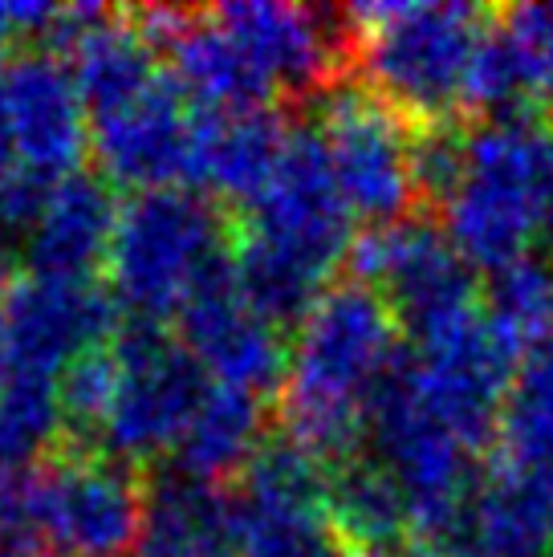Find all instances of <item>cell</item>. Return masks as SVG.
Instances as JSON below:
<instances>
[{
	"mask_svg": "<svg viewBox=\"0 0 553 557\" xmlns=\"http://www.w3.org/2000/svg\"><path fill=\"white\" fill-rule=\"evenodd\" d=\"M325 512L342 545H358V549L400 545L407 533L400 496L367 451L325 468Z\"/></svg>",
	"mask_w": 553,
	"mask_h": 557,
	"instance_id": "cell-24",
	"label": "cell"
},
{
	"mask_svg": "<svg viewBox=\"0 0 553 557\" xmlns=\"http://www.w3.org/2000/svg\"><path fill=\"white\" fill-rule=\"evenodd\" d=\"M110 367L114 383L94 451L126 468L175 451L212 387L200 362L187 355V346L171 330L131 322L119 325V334L110 338Z\"/></svg>",
	"mask_w": 553,
	"mask_h": 557,
	"instance_id": "cell-6",
	"label": "cell"
},
{
	"mask_svg": "<svg viewBox=\"0 0 553 557\" xmlns=\"http://www.w3.org/2000/svg\"><path fill=\"white\" fill-rule=\"evenodd\" d=\"M362 86L411 123H444L468 107V82L492 16L480 4H351L342 9Z\"/></svg>",
	"mask_w": 553,
	"mask_h": 557,
	"instance_id": "cell-4",
	"label": "cell"
},
{
	"mask_svg": "<svg viewBox=\"0 0 553 557\" xmlns=\"http://www.w3.org/2000/svg\"><path fill=\"white\" fill-rule=\"evenodd\" d=\"M545 273H550V285H553V245H550V264H545Z\"/></svg>",
	"mask_w": 553,
	"mask_h": 557,
	"instance_id": "cell-31",
	"label": "cell"
},
{
	"mask_svg": "<svg viewBox=\"0 0 553 557\" xmlns=\"http://www.w3.org/2000/svg\"><path fill=\"white\" fill-rule=\"evenodd\" d=\"M4 78L16 171L41 184H58L82 171V159L90 151V114L70 62L53 49H29L4 65Z\"/></svg>",
	"mask_w": 553,
	"mask_h": 557,
	"instance_id": "cell-16",
	"label": "cell"
},
{
	"mask_svg": "<svg viewBox=\"0 0 553 557\" xmlns=\"http://www.w3.org/2000/svg\"><path fill=\"white\" fill-rule=\"evenodd\" d=\"M496 448V465L505 472L553 496V334L533 346L513 374Z\"/></svg>",
	"mask_w": 553,
	"mask_h": 557,
	"instance_id": "cell-23",
	"label": "cell"
},
{
	"mask_svg": "<svg viewBox=\"0 0 553 557\" xmlns=\"http://www.w3.org/2000/svg\"><path fill=\"white\" fill-rule=\"evenodd\" d=\"M119 208L107 175L74 171L49 184L46 200L25 228V261L33 277L90 281L107 264Z\"/></svg>",
	"mask_w": 553,
	"mask_h": 557,
	"instance_id": "cell-18",
	"label": "cell"
},
{
	"mask_svg": "<svg viewBox=\"0 0 553 557\" xmlns=\"http://www.w3.org/2000/svg\"><path fill=\"white\" fill-rule=\"evenodd\" d=\"M265 411L257 395L212 383L196 416L187 423L184 440L175 444V472L204 484H220L241 476L253 456L265 448Z\"/></svg>",
	"mask_w": 553,
	"mask_h": 557,
	"instance_id": "cell-22",
	"label": "cell"
},
{
	"mask_svg": "<svg viewBox=\"0 0 553 557\" xmlns=\"http://www.w3.org/2000/svg\"><path fill=\"white\" fill-rule=\"evenodd\" d=\"M468 107L489 119L553 123V0L505 9L477 53Z\"/></svg>",
	"mask_w": 553,
	"mask_h": 557,
	"instance_id": "cell-17",
	"label": "cell"
},
{
	"mask_svg": "<svg viewBox=\"0 0 553 557\" xmlns=\"http://www.w3.org/2000/svg\"><path fill=\"white\" fill-rule=\"evenodd\" d=\"M70 4H41V0H0V49L29 46V41H46L62 29Z\"/></svg>",
	"mask_w": 553,
	"mask_h": 557,
	"instance_id": "cell-27",
	"label": "cell"
},
{
	"mask_svg": "<svg viewBox=\"0 0 553 557\" xmlns=\"http://www.w3.org/2000/svg\"><path fill=\"white\" fill-rule=\"evenodd\" d=\"M0 301H4V297H0Z\"/></svg>",
	"mask_w": 553,
	"mask_h": 557,
	"instance_id": "cell-32",
	"label": "cell"
},
{
	"mask_svg": "<svg viewBox=\"0 0 553 557\" xmlns=\"http://www.w3.org/2000/svg\"><path fill=\"white\" fill-rule=\"evenodd\" d=\"M440 549L447 557H553V496L492 465Z\"/></svg>",
	"mask_w": 553,
	"mask_h": 557,
	"instance_id": "cell-20",
	"label": "cell"
},
{
	"mask_svg": "<svg viewBox=\"0 0 553 557\" xmlns=\"http://www.w3.org/2000/svg\"><path fill=\"white\" fill-rule=\"evenodd\" d=\"M212 21L229 33L273 94H325L334 86L339 62L346 58L342 13L314 4L245 0L212 9Z\"/></svg>",
	"mask_w": 553,
	"mask_h": 557,
	"instance_id": "cell-14",
	"label": "cell"
},
{
	"mask_svg": "<svg viewBox=\"0 0 553 557\" xmlns=\"http://www.w3.org/2000/svg\"><path fill=\"white\" fill-rule=\"evenodd\" d=\"M517 367L521 358L496 338L484 310H477L440 334L411 342V358L400 362L395 383L423 416L480 451L501 428Z\"/></svg>",
	"mask_w": 553,
	"mask_h": 557,
	"instance_id": "cell-8",
	"label": "cell"
},
{
	"mask_svg": "<svg viewBox=\"0 0 553 557\" xmlns=\"http://www.w3.org/2000/svg\"><path fill=\"white\" fill-rule=\"evenodd\" d=\"M354 248V216L330 175L322 139L290 131L273 180L232 236V273L245 301L273 325L302 322Z\"/></svg>",
	"mask_w": 553,
	"mask_h": 557,
	"instance_id": "cell-3",
	"label": "cell"
},
{
	"mask_svg": "<svg viewBox=\"0 0 553 557\" xmlns=\"http://www.w3.org/2000/svg\"><path fill=\"white\" fill-rule=\"evenodd\" d=\"M400 322L362 281L325 289L293 325L281 423L293 448L322 468L351 460L367 444L374 407L400 371Z\"/></svg>",
	"mask_w": 553,
	"mask_h": 557,
	"instance_id": "cell-2",
	"label": "cell"
},
{
	"mask_svg": "<svg viewBox=\"0 0 553 557\" xmlns=\"http://www.w3.org/2000/svg\"><path fill=\"white\" fill-rule=\"evenodd\" d=\"M65 432L62 395L49 379L0 374V472L33 468Z\"/></svg>",
	"mask_w": 553,
	"mask_h": 557,
	"instance_id": "cell-25",
	"label": "cell"
},
{
	"mask_svg": "<svg viewBox=\"0 0 553 557\" xmlns=\"http://www.w3.org/2000/svg\"><path fill=\"white\" fill-rule=\"evenodd\" d=\"M138 533L143 488L135 468L82 448L37 465L29 542L58 557H135Z\"/></svg>",
	"mask_w": 553,
	"mask_h": 557,
	"instance_id": "cell-10",
	"label": "cell"
},
{
	"mask_svg": "<svg viewBox=\"0 0 553 557\" xmlns=\"http://www.w3.org/2000/svg\"><path fill=\"white\" fill-rule=\"evenodd\" d=\"M114 297L94 281L21 277L0 301V374H25L58 383L77 358L107 346L114 325Z\"/></svg>",
	"mask_w": 553,
	"mask_h": 557,
	"instance_id": "cell-12",
	"label": "cell"
},
{
	"mask_svg": "<svg viewBox=\"0 0 553 557\" xmlns=\"http://www.w3.org/2000/svg\"><path fill=\"white\" fill-rule=\"evenodd\" d=\"M285 143H290V126L273 107L248 110V114H204V110H196L187 184L212 191V200L248 208L273 180Z\"/></svg>",
	"mask_w": 553,
	"mask_h": 557,
	"instance_id": "cell-19",
	"label": "cell"
},
{
	"mask_svg": "<svg viewBox=\"0 0 553 557\" xmlns=\"http://www.w3.org/2000/svg\"><path fill=\"white\" fill-rule=\"evenodd\" d=\"M351 261L358 281L383 297L411 342L440 334L480 310L472 264L435 224L395 220L367 228L354 236Z\"/></svg>",
	"mask_w": 553,
	"mask_h": 557,
	"instance_id": "cell-9",
	"label": "cell"
},
{
	"mask_svg": "<svg viewBox=\"0 0 553 557\" xmlns=\"http://www.w3.org/2000/svg\"><path fill=\"white\" fill-rule=\"evenodd\" d=\"M135 557H236L229 493L168 468L143 493Z\"/></svg>",
	"mask_w": 553,
	"mask_h": 557,
	"instance_id": "cell-21",
	"label": "cell"
},
{
	"mask_svg": "<svg viewBox=\"0 0 553 557\" xmlns=\"http://www.w3.org/2000/svg\"><path fill=\"white\" fill-rule=\"evenodd\" d=\"M314 135L322 139L330 175L354 220L383 228L407 216L419 196V135L367 86H330Z\"/></svg>",
	"mask_w": 553,
	"mask_h": 557,
	"instance_id": "cell-7",
	"label": "cell"
},
{
	"mask_svg": "<svg viewBox=\"0 0 553 557\" xmlns=\"http://www.w3.org/2000/svg\"><path fill=\"white\" fill-rule=\"evenodd\" d=\"M354 557H447V554L431 542H400V545H383V549H358Z\"/></svg>",
	"mask_w": 553,
	"mask_h": 557,
	"instance_id": "cell-29",
	"label": "cell"
},
{
	"mask_svg": "<svg viewBox=\"0 0 553 557\" xmlns=\"http://www.w3.org/2000/svg\"><path fill=\"white\" fill-rule=\"evenodd\" d=\"M16 175V151H13V126H9V78L0 65V184Z\"/></svg>",
	"mask_w": 553,
	"mask_h": 557,
	"instance_id": "cell-28",
	"label": "cell"
},
{
	"mask_svg": "<svg viewBox=\"0 0 553 557\" xmlns=\"http://www.w3.org/2000/svg\"><path fill=\"white\" fill-rule=\"evenodd\" d=\"M9 257H13V228L0 216V297H4V277H9Z\"/></svg>",
	"mask_w": 553,
	"mask_h": 557,
	"instance_id": "cell-30",
	"label": "cell"
},
{
	"mask_svg": "<svg viewBox=\"0 0 553 557\" xmlns=\"http://www.w3.org/2000/svg\"><path fill=\"white\" fill-rule=\"evenodd\" d=\"M229 261V224L212 196L187 187L135 191L119 208L107 252L114 306L131 313V322L163 325Z\"/></svg>",
	"mask_w": 553,
	"mask_h": 557,
	"instance_id": "cell-5",
	"label": "cell"
},
{
	"mask_svg": "<svg viewBox=\"0 0 553 557\" xmlns=\"http://www.w3.org/2000/svg\"><path fill=\"white\" fill-rule=\"evenodd\" d=\"M419 191L444 212L447 240L472 269H513L553 240V123L489 119L431 126L415 143Z\"/></svg>",
	"mask_w": 553,
	"mask_h": 557,
	"instance_id": "cell-1",
	"label": "cell"
},
{
	"mask_svg": "<svg viewBox=\"0 0 553 557\" xmlns=\"http://www.w3.org/2000/svg\"><path fill=\"white\" fill-rule=\"evenodd\" d=\"M480 310L484 322L496 330V338L517 358H525L553 334V285L545 264L521 261L492 273L489 297L480 301Z\"/></svg>",
	"mask_w": 553,
	"mask_h": 557,
	"instance_id": "cell-26",
	"label": "cell"
},
{
	"mask_svg": "<svg viewBox=\"0 0 553 557\" xmlns=\"http://www.w3.org/2000/svg\"><path fill=\"white\" fill-rule=\"evenodd\" d=\"M192 135H196V107L171 82V74H159L147 90L126 98L123 107L90 119V147L107 180L135 191L187 184Z\"/></svg>",
	"mask_w": 553,
	"mask_h": 557,
	"instance_id": "cell-15",
	"label": "cell"
},
{
	"mask_svg": "<svg viewBox=\"0 0 553 557\" xmlns=\"http://www.w3.org/2000/svg\"><path fill=\"white\" fill-rule=\"evenodd\" d=\"M229 493L236 557H342L325 512V468L290 440L265 444Z\"/></svg>",
	"mask_w": 553,
	"mask_h": 557,
	"instance_id": "cell-11",
	"label": "cell"
},
{
	"mask_svg": "<svg viewBox=\"0 0 553 557\" xmlns=\"http://www.w3.org/2000/svg\"><path fill=\"white\" fill-rule=\"evenodd\" d=\"M187 355L200 362V371L220 387L245 391V395H269L285 379L290 342L281 338V325L257 313L245 301L232 261L216 269L196 294L175 313Z\"/></svg>",
	"mask_w": 553,
	"mask_h": 557,
	"instance_id": "cell-13",
	"label": "cell"
}]
</instances>
